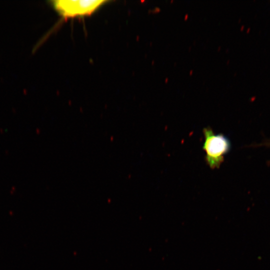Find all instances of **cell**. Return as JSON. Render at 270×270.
Instances as JSON below:
<instances>
[{
  "label": "cell",
  "mask_w": 270,
  "mask_h": 270,
  "mask_svg": "<svg viewBox=\"0 0 270 270\" xmlns=\"http://www.w3.org/2000/svg\"><path fill=\"white\" fill-rule=\"evenodd\" d=\"M106 0H58L52 2L56 10L64 18H74L91 14Z\"/></svg>",
  "instance_id": "7a4b0ae2"
},
{
  "label": "cell",
  "mask_w": 270,
  "mask_h": 270,
  "mask_svg": "<svg viewBox=\"0 0 270 270\" xmlns=\"http://www.w3.org/2000/svg\"><path fill=\"white\" fill-rule=\"evenodd\" d=\"M188 15L187 14H186V16H185V18H184V19H185V20H186V18H188Z\"/></svg>",
  "instance_id": "277c9868"
},
{
  "label": "cell",
  "mask_w": 270,
  "mask_h": 270,
  "mask_svg": "<svg viewBox=\"0 0 270 270\" xmlns=\"http://www.w3.org/2000/svg\"><path fill=\"white\" fill-rule=\"evenodd\" d=\"M254 147L264 146L270 148V139H267L263 140L260 144H258L253 146Z\"/></svg>",
  "instance_id": "3957f363"
},
{
  "label": "cell",
  "mask_w": 270,
  "mask_h": 270,
  "mask_svg": "<svg viewBox=\"0 0 270 270\" xmlns=\"http://www.w3.org/2000/svg\"><path fill=\"white\" fill-rule=\"evenodd\" d=\"M204 134L202 148L206 154V162L211 168H218L230 150V141L222 134H215L210 128H204Z\"/></svg>",
  "instance_id": "6da1fadb"
}]
</instances>
